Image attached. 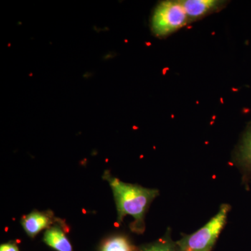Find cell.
I'll list each match as a JSON object with an SVG mask.
<instances>
[{
    "label": "cell",
    "instance_id": "1",
    "mask_svg": "<svg viewBox=\"0 0 251 251\" xmlns=\"http://www.w3.org/2000/svg\"><path fill=\"white\" fill-rule=\"evenodd\" d=\"M113 192L117 210V221L122 223L126 216H130L134 221L130 225L133 232L143 233L145 217L150 204L159 195L155 188L143 187L137 184L123 182L110 174L104 175Z\"/></svg>",
    "mask_w": 251,
    "mask_h": 251
},
{
    "label": "cell",
    "instance_id": "2",
    "mask_svg": "<svg viewBox=\"0 0 251 251\" xmlns=\"http://www.w3.org/2000/svg\"><path fill=\"white\" fill-rule=\"evenodd\" d=\"M231 207L223 204L219 211L202 228L188 235H185L176 243L177 247L184 251H211L220 234L227 222Z\"/></svg>",
    "mask_w": 251,
    "mask_h": 251
},
{
    "label": "cell",
    "instance_id": "3",
    "mask_svg": "<svg viewBox=\"0 0 251 251\" xmlns=\"http://www.w3.org/2000/svg\"><path fill=\"white\" fill-rule=\"evenodd\" d=\"M188 25L187 15L180 0L160 1L153 10L151 29L156 37H167Z\"/></svg>",
    "mask_w": 251,
    "mask_h": 251
},
{
    "label": "cell",
    "instance_id": "4",
    "mask_svg": "<svg viewBox=\"0 0 251 251\" xmlns=\"http://www.w3.org/2000/svg\"><path fill=\"white\" fill-rule=\"evenodd\" d=\"M180 1L187 15L189 24L219 12L229 2L225 0H180Z\"/></svg>",
    "mask_w": 251,
    "mask_h": 251
},
{
    "label": "cell",
    "instance_id": "5",
    "mask_svg": "<svg viewBox=\"0 0 251 251\" xmlns=\"http://www.w3.org/2000/svg\"><path fill=\"white\" fill-rule=\"evenodd\" d=\"M232 161L246 174H251V122L234 149Z\"/></svg>",
    "mask_w": 251,
    "mask_h": 251
},
{
    "label": "cell",
    "instance_id": "6",
    "mask_svg": "<svg viewBox=\"0 0 251 251\" xmlns=\"http://www.w3.org/2000/svg\"><path fill=\"white\" fill-rule=\"evenodd\" d=\"M53 223L52 216L49 212L33 211L24 216L21 221L23 228L30 237H34L43 229L50 228Z\"/></svg>",
    "mask_w": 251,
    "mask_h": 251
},
{
    "label": "cell",
    "instance_id": "7",
    "mask_svg": "<svg viewBox=\"0 0 251 251\" xmlns=\"http://www.w3.org/2000/svg\"><path fill=\"white\" fill-rule=\"evenodd\" d=\"M44 241L54 250L73 251L72 244L59 226H54L48 229L44 234Z\"/></svg>",
    "mask_w": 251,
    "mask_h": 251
},
{
    "label": "cell",
    "instance_id": "8",
    "mask_svg": "<svg viewBox=\"0 0 251 251\" xmlns=\"http://www.w3.org/2000/svg\"><path fill=\"white\" fill-rule=\"evenodd\" d=\"M100 251H135V249L126 237L115 236L103 242Z\"/></svg>",
    "mask_w": 251,
    "mask_h": 251
},
{
    "label": "cell",
    "instance_id": "9",
    "mask_svg": "<svg viewBox=\"0 0 251 251\" xmlns=\"http://www.w3.org/2000/svg\"><path fill=\"white\" fill-rule=\"evenodd\" d=\"M171 232H167L166 235L153 244L140 248L135 251H176V243L172 240Z\"/></svg>",
    "mask_w": 251,
    "mask_h": 251
},
{
    "label": "cell",
    "instance_id": "10",
    "mask_svg": "<svg viewBox=\"0 0 251 251\" xmlns=\"http://www.w3.org/2000/svg\"><path fill=\"white\" fill-rule=\"evenodd\" d=\"M0 251H19V249L15 243H6L1 244Z\"/></svg>",
    "mask_w": 251,
    "mask_h": 251
},
{
    "label": "cell",
    "instance_id": "11",
    "mask_svg": "<svg viewBox=\"0 0 251 251\" xmlns=\"http://www.w3.org/2000/svg\"><path fill=\"white\" fill-rule=\"evenodd\" d=\"M176 251H184L181 250V249H179V248L177 247V245H176Z\"/></svg>",
    "mask_w": 251,
    "mask_h": 251
}]
</instances>
